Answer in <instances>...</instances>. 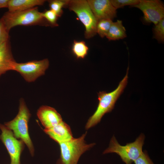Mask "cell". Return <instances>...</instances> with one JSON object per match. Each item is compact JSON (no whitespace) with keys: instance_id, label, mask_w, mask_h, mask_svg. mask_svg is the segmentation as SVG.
<instances>
[{"instance_id":"obj_22","label":"cell","mask_w":164,"mask_h":164,"mask_svg":"<svg viewBox=\"0 0 164 164\" xmlns=\"http://www.w3.org/2000/svg\"><path fill=\"white\" fill-rule=\"evenodd\" d=\"M9 31L6 28L3 21L0 19V46L9 40Z\"/></svg>"},{"instance_id":"obj_21","label":"cell","mask_w":164,"mask_h":164,"mask_svg":"<svg viewBox=\"0 0 164 164\" xmlns=\"http://www.w3.org/2000/svg\"><path fill=\"white\" fill-rule=\"evenodd\" d=\"M139 0H111L113 6L117 9L125 6L131 5L132 6L137 4Z\"/></svg>"},{"instance_id":"obj_14","label":"cell","mask_w":164,"mask_h":164,"mask_svg":"<svg viewBox=\"0 0 164 164\" xmlns=\"http://www.w3.org/2000/svg\"><path fill=\"white\" fill-rule=\"evenodd\" d=\"M45 0H9L8 11H23L43 5Z\"/></svg>"},{"instance_id":"obj_19","label":"cell","mask_w":164,"mask_h":164,"mask_svg":"<svg viewBox=\"0 0 164 164\" xmlns=\"http://www.w3.org/2000/svg\"><path fill=\"white\" fill-rule=\"evenodd\" d=\"M154 38L159 42L164 41V18L155 25L153 28Z\"/></svg>"},{"instance_id":"obj_4","label":"cell","mask_w":164,"mask_h":164,"mask_svg":"<svg viewBox=\"0 0 164 164\" xmlns=\"http://www.w3.org/2000/svg\"><path fill=\"white\" fill-rule=\"evenodd\" d=\"M87 132L77 138L59 143L60 155L56 164H77L81 156L95 144H87L84 140Z\"/></svg>"},{"instance_id":"obj_5","label":"cell","mask_w":164,"mask_h":164,"mask_svg":"<svg viewBox=\"0 0 164 164\" xmlns=\"http://www.w3.org/2000/svg\"><path fill=\"white\" fill-rule=\"evenodd\" d=\"M145 138L144 135L141 134L134 142L121 145L113 136L111 139L109 147L103 154L116 153L125 164H132L143 152L142 149Z\"/></svg>"},{"instance_id":"obj_6","label":"cell","mask_w":164,"mask_h":164,"mask_svg":"<svg viewBox=\"0 0 164 164\" xmlns=\"http://www.w3.org/2000/svg\"><path fill=\"white\" fill-rule=\"evenodd\" d=\"M70 10L77 15L85 28L84 36L87 39L92 38L96 34L97 21L85 0H69L67 5Z\"/></svg>"},{"instance_id":"obj_20","label":"cell","mask_w":164,"mask_h":164,"mask_svg":"<svg viewBox=\"0 0 164 164\" xmlns=\"http://www.w3.org/2000/svg\"><path fill=\"white\" fill-rule=\"evenodd\" d=\"M42 16L49 25L53 27L58 26L57 21L58 17L51 10H46L42 12Z\"/></svg>"},{"instance_id":"obj_23","label":"cell","mask_w":164,"mask_h":164,"mask_svg":"<svg viewBox=\"0 0 164 164\" xmlns=\"http://www.w3.org/2000/svg\"><path fill=\"white\" fill-rule=\"evenodd\" d=\"M135 164H154L146 151L134 162Z\"/></svg>"},{"instance_id":"obj_8","label":"cell","mask_w":164,"mask_h":164,"mask_svg":"<svg viewBox=\"0 0 164 164\" xmlns=\"http://www.w3.org/2000/svg\"><path fill=\"white\" fill-rule=\"evenodd\" d=\"M2 133L0 139L6 147L11 159L10 164H20V157L24 147V142L19 140L12 131L0 124Z\"/></svg>"},{"instance_id":"obj_16","label":"cell","mask_w":164,"mask_h":164,"mask_svg":"<svg viewBox=\"0 0 164 164\" xmlns=\"http://www.w3.org/2000/svg\"><path fill=\"white\" fill-rule=\"evenodd\" d=\"M89 48L84 41L74 40L72 50L77 59H83L87 55Z\"/></svg>"},{"instance_id":"obj_15","label":"cell","mask_w":164,"mask_h":164,"mask_svg":"<svg viewBox=\"0 0 164 164\" xmlns=\"http://www.w3.org/2000/svg\"><path fill=\"white\" fill-rule=\"evenodd\" d=\"M127 37L126 29L121 20L113 22L106 37L109 40L123 39Z\"/></svg>"},{"instance_id":"obj_12","label":"cell","mask_w":164,"mask_h":164,"mask_svg":"<svg viewBox=\"0 0 164 164\" xmlns=\"http://www.w3.org/2000/svg\"><path fill=\"white\" fill-rule=\"evenodd\" d=\"M44 131L58 144L73 138L70 126L63 121L53 127L44 129Z\"/></svg>"},{"instance_id":"obj_17","label":"cell","mask_w":164,"mask_h":164,"mask_svg":"<svg viewBox=\"0 0 164 164\" xmlns=\"http://www.w3.org/2000/svg\"><path fill=\"white\" fill-rule=\"evenodd\" d=\"M112 20L109 19H103L97 21L96 32L103 38L106 36L113 23Z\"/></svg>"},{"instance_id":"obj_13","label":"cell","mask_w":164,"mask_h":164,"mask_svg":"<svg viewBox=\"0 0 164 164\" xmlns=\"http://www.w3.org/2000/svg\"><path fill=\"white\" fill-rule=\"evenodd\" d=\"M16 62L12 53L9 40L0 46V77L7 71L13 70Z\"/></svg>"},{"instance_id":"obj_7","label":"cell","mask_w":164,"mask_h":164,"mask_svg":"<svg viewBox=\"0 0 164 164\" xmlns=\"http://www.w3.org/2000/svg\"><path fill=\"white\" fill-rule=\"evenodd\" d=\"M49 65V61L47 59L25 63L16 62L13 70L19 73L27 82H32L44 75Z\"/></svg>"},{"instance_id":"obj_10","label":"cell","mask_w":164,"mask_h":164,"mask_svg":"<svg viewBox=\"0 0 164 164\" xmlns=\"http://www.w3.org/2000/svg\"><path fill=\"white\" fill-rule=\"evenodd\" d=\"M90 7L98 21L103 19L112 20L117 16V9L109 0H88Z\"/></svg>"},{"instance_id":"obj_9","label":"cell","mask_w":164,"mask_h":164,"mask_svg":"<svg viewBox=\"0 0 164 164\" xmlns=\"http://www.w3.org/2000/svg\"><path fill=\"white\" fill-rule=\"evenodd\" d=\"M138 8L143 14V19L146 23L155 25L164 18V5L159 0H139L136 5L132 6Z\"/></svg>"},{"instance_id":"obj_24","label":"cell","mask_w":164,"mask_h":164,"mask_svg":"<svg viewBox=\"0 0 164 164\" xmlns=\"http://www.w3.org/2000/svg\"><path fill=\"white\" fill-rule=\"evenodd\" d=\"M9 0H0V9L7 8L8 6Z\"/></svg>"},{"instance_id":"obj_2","label":"cell","mask_w":164,"mask_h":164,"mask_svg":"<svg viewBox=\"0 0 164 164\" xmlns=\"http://www.w3.org/2000/svg\"><path fill=\"white\" fill-rule=\"evenodd\" d=\"M19 101L17 114L13 120L5 123V125L12 131L16 138L20 139L26 145L33 156L34 150L29 135L28 127L31 114L24 99L21 98Z\"/></svg>"},{"instance_id":"obj_1","label":"cell","mask_w":164,"mask_h":164,"mask_svg":"<svg viewBox=\"0 0 164 164\" xmlns=\"http://www.w3.org/2000/svg\"><path fill=\"white\" fill-rule=\"evenodd\" d=\"M128 70V67L125 76L114 90L109 93L102 91L98 93L99 103L94 113L88 119L85 125L86 129L96 125L105 114L111 112L114 109L116 102L127 85Z\"/></svg>"},{"instance_id":"obj_3","label":"cell","mask_w":164,"mask_h":164,"mask_svg":"<svg viewBox=\"0 0 164 164\" xmlns=\"http://www.w3.org/2000/svg\"><path fill=\"white\" fill-rule=\"evenodd\" d=\"M1 19L9 31L18 26H50L43 16L42 12L39 11L38 7L23 11H8Z\"/></svg>"},{"instance_id":"obj_18","label":"cell","mask_w":164,"mask_h":164,"mask_svg":"<svg viewBox=\"0 0 164 164\" xmlns=\"http://www.w3.org/2000/svg\"><path fill=\"white\" fill-rule=\"evenodd\" d=\"M69 0H51L48 1L50 9L54 12L58 17L63 14L62 9L67 6Z\"/></svg>"},{"instance_id":"obj_11","label":"cell","mask_w":164,"mask_h":164,"mask_svg":"<svg viewBox=\"0 0 164 164\" xmlns=\"http://www.w3.org/2000/svg\"><path fill=\"white\" fill-rule=\"evenodd\" d=\"M37 116L45 129L53 127L63 121L60 114L54 108L43 105L38 109Z\"/></svg>"}]
</instances>
